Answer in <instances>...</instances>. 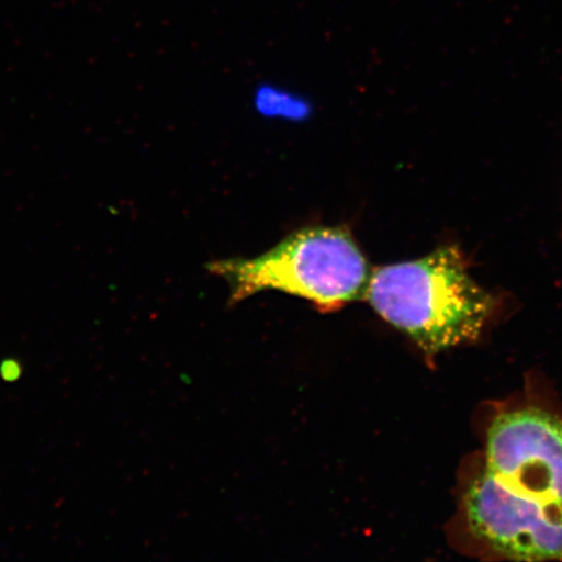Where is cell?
<instances>
[{
	"instance_id": "7a4b0ae2",
	"label": "cell",
	"mask_w": 562,
	"mask_h": 562,
	"mask_svg": "<svg viewBox=\"0 0 562 562\" xmlns=\"http://www.w3.org/2000/svg\"><path fill=\"white\" fill-rule=\"evenodd\" d=\"M207 269L226 281L232 304L272 290L311 301L323 313L363 300L371 277L367 257L342 227L294 232L262 256Z\"/></svg>"
},
{
	"instance_id": "6da1fadb",
	"label": "cell",
	"mask_w": 562,
	"mask_h": 562,
	"mask_svg": "<svg viewBox=\"0 0 562 562\" xmlns=\"http://www.w3.org/2000/svg\"><path fill=\"white\" fill-rule=\"evenodd\" d=\"M363 300L428 356L476 340L494 307L491 294L470 277L457 246L379 267Z\"/></svg>"
},
{
	"instance_id": "3957f363",
	"label": "cell",
	"mask_w": 562,
	"mask_h": 562,
	"mask_svg": "<svg viewBox=\"0 0 562 562\" xmlns=\"http://www.w3.org/2000/svg\"><path fill=\"white\" fill-rule=\"evenodd\" d=\"M487 473L519 496L562 507V420L539 409L498 416L488 431Z\"/></svg>"
},
{
	"instance_id": "277c9868",
	"label": "cell",
	"mask_w": 562,
	"mask_h": 562,
	"mask_svg": "<svg viewBox=\"0 0 562 562\" xmlns=\"http://www.w3.org/2000/svg\"><path fill=\"white\" fill-rule=\"evenodd\" d=\"M470 526L498 553L519 561L562 560V507L519 496L487 472L468 492Z\"/></svg>"
}]
</instances>
